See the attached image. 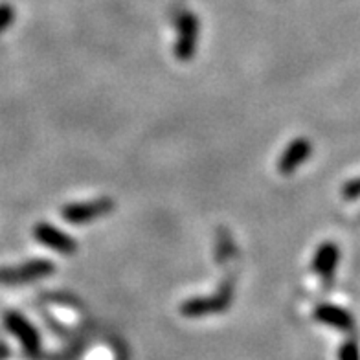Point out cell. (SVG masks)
I'll return each mask as SVG.
<instances>
[{
  "label": "cell",
  "instance_id": "9c48e42d",
  "mask_svg": "<svg viewBox=\"0 0 360 360\" xmlns=\"http://www.w3.org/2000/svg\"><path fill=\"white\" fill-rule=\"evenodd\" d=\"M314 318L323 326H329L338 331H351L355 326V320L344 307L333 304H322L314 309Z\"/></svg>",
  "mask_w": 360,
  "mask_h": 360
},
{
  "label": "cell",
  "instance_id": "ba28073f",
  "mask_svg": "<svg viewBox=\"0 0 360 360\" xmlns=\"http://www.w3.org/2000/svg\"><path fill=\"white\" fill-rule=\"evenodd\" d=\"M338 261H340V248H338V245L333 241H326L314 252L311 270L316 276H320L323 281H329L333 274H335V270H337Z\"/></svg>",
  "mask_w": 360,
  "mask_h": 360
},
{
  "label": "cell",
  "instance_id": "3957f363",
  "mask_svg": "<svg viewBox=\"0 0 360 360\" xmlns=\"http://www.w3.org/2000/svg\"><path fill=\"white\" fill-rule=\"evenodd\" d=\"M197 44H199V19L197 15L186 11L179 17V26H176L175 39V57L179 61H190L197 53Z\"/></svg>",
  "mask_w": 360,
  "mask_h": 360
},
{
  "label": "cell",
  "instance_id": "8992f818",
  "mask_svg": "<svg viewBox=\"0 0 360 360\" xmlns=\"http://www.w3.org/2000/svg\"><path fill=\"white\" fill-rule=\"evenodd\" d=\"M311 153H313V143L309 142L307 138L292 140L278 158V166H276L278 173L285 176L292 175L294 171H298L300 167L304 166V162L311 157Z\"/></svg>",
  "mask_w": 360,
  "mask_h": 360
},
{
  "label": "cell",
  "instance_id": "7a4b0ae2",
  "mask_svg": "<svg viewBox=\"0 0 360 360\" xmlns=\"http://www.w3.org/2000/svg\"><path fill=\"white\" fill-rule=\"evenodd\" d=\"M112 210L114 200L109 199V197H101V199L67 204L61 210V217L70 224H89L96 219L109 215Z\"/></svg>",
  "mask_w": 360,
  "mask_h": 360
},
{
  "label": "cell",
  "instance_id": "6da1fadb",
  "mask_svg": "<svg viewBox=\"0 0 360 360\" xmlns=\"http://www.w3.org/2000/svg\"><path fill=\"white\" fill-rule=\"evenodd\" d=\"M233 300V283L230 280L224 281L217 289V292L212 296H202V298L186 300L180 305V314L186 318H202L210 314L224 313Z\"/></svg>",
  "mask_w": 360,
  "mask_h": 360
},
{
  "label": "cell",
  "instance_id": "8fae6325",
  "mask_svg": "<svg viewBox=\"0 0 360 360\" xmlns=\"http://www.w3.org/2000/svg\"><path fill=\"white\" fill-rule=\"evenodd\" d=\"M338 360H360L359 344L353 340L342 344L340 349H338Z\"/></svg>",
  "mask_w": 360,
  "mask_h": 360
},
{
  "label": "cell",
  "instance_id": "5b68a950",
  "mask_svg": "<svg viewBox=\"0 0 360 360\" xmlns=\"http://www.w3.org/2000/svg\"><path fill=\"white\" fill-rule=\"evenodd\" d=\"M34 237L41 245L52 248V250H56L57 254H63V256H72L77 250V243L67 232H63V230L48 223L35 224Z\"/></svg>",
  "mask_w": 360,
  "mask_h": 360
},
{
  "label": "cell",
  "instance_id": "52a82bcc",
  "mask_svg": "<svg viewBox=\"0 0 360 360\" xmlns=\"http://www.w3.org/2000/svg\"><path fill=\"white\" fill-rule=\"evenodd\" d=\"M6 327L10 329L17 340L20 342V346L28 353H37L41 347V337H39L37 329L19 313H8L6 314Z\"/></svg>",
  "mask_w": 360,
  "mask_h": 360
},
{
  "label": "cell",
  "instance_id": "30bf717a",
  "mask_svg": "<svg viewBox=\"0 0 360 360\" xmlns=\"http://www.w3.org/2000/svg\"><path fill=\"white\" fill-rule=\"evenodd\" d=\"M13 20H15L13 6L8 4V2H0V35L10 28L11 24H13Z\"/></svg>",
  "mask_w": 360,
  "mask_h": 360
},
{
  "label": "cell",
  "instance_id": "277c9868",
  "mask_svg": "<svg viewBox=\"0 0 360 360\" xmlns=\"http://www.w3.org/2000/svg\"><path fill=\"white\" fill-rule=\"evenodd\" d=\"M56 265L52 261L46 259H35L28 261L24 265L17 266V269H6L0 270V283L8 285H19V283H30L39 278H46V276L53 274Z\"/></svg>",
  "mask_w": 360,
  "mask_h": 360
}]
</instances>
